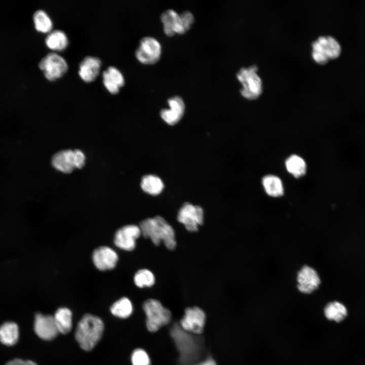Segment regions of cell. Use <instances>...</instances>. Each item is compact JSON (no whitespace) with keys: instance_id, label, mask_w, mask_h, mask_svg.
Returning <instances> with one entry per match:
<instances>
[{"instance_id":"obj_1","label":"cell","mask_w":365,"mask_h":365,"mask_svg":"<svg viewBox=\"0 0 365 365\" xmlns=\"http://www.w3.org/2000/svg\"><path fill=\"white\" fill-rule=\"evenodd\" d=\"M139 227L142 235L145 238H150L155 245H158L163 241L168 249L175 247L174 230L162 216L157 215L145 219L140 222Z\"/></svg>"},{"instance_id":"obj_2","label":"cell","mask_w":365,"mask_h":365,"mask_svg":"<svg viewBox=\"0 0 365 365\" xmlns=\"http://www.w3.org/2000/svg\"><path fill=\"white\" fill-rule=\"evenodd\" d=\"M103 329L104 324L100 318L86 314L78 323L75 338L82 349L90 351L100 340Z\"/></svg>"},{"instance_id":"obj_3","label":"cell","mask_w":365,"mask_h":365,"mask_svg":"<svg viewBox=\"0 0 365 365\" xmlns=\"http://www.w3.org/2000/svg\"><path fill=\"white\" fill-rule=\"evenodd\" d=\"M180 354V360L184 365H188L195 360L198 355L199 344L196 339L180 326L175 325L171 331Z\"/></svg>"},{"instance_id":"obj_4","label":"cell","mask_w":365,"mask_h":365,"mask_svg":"<svg viewBox=\"0 0 365 365\" xmlns=\"http://www.w3.org/2000/svg\"><path fill=\"white\" fill-rule=\"evenodd\" d=\"M311 46L312 57L319 64H324L337 58L341 52L340 44L331 35L319 36L312 43Z\"/></svg>"},{"instance_id":"obj_5","label":"cell","mask_w":365,"mask_h":365,"mask_svg":"<svg viewBox=\"0 0 365 365\" xmlns=\"http://www.w3.org/2000/svg\"><path fill=\"white\" fill-rule=\"evenodd\" d=\"M258 67L252 65L248 67H241L237 72L236 77L242 84L241 94L245 98L254 100L262 93V81L257 73Z\"/></svg>"},{"instance_id":"obj_6","label":"cell","mask_w":365,"mask_h":365,"mask_svg":"<svg viewBox=\"0 0 365 365\" xmlns=\"http://www.w3.org/2000/svg\"><path fill=\"white\" fill-rule=\"evenodd\" d=\"M143 309L147 316V326L151 332H156L167 324L171 319L170 311L155 299L146 300Z\"/></svg>"},{"instance_id":"obj_7","label":"cell","mask_w":365,"mask_h":365,"mask_svg":"<svg viewBox=\"0 0 365 365\" xmlns=\"http://www.w3.org/2000/svg\"><path fill=\"white\" fill-rule=\"evenodd\" d=\"M39 66L45 78L50 81L61 78L68 69L66 60L55 52H51L44 56L40 61Z\"/></svg>"},{"instance_id":"obj_8","label":"cell","mask_w":365,"mask_h":365,"mask_svg":"<svg viewBox=\"0 0 365 365\" xmlns=\"http://www.w3.org/2000/svg\"><path fill=\"white\" fill-rule=\"evenodd\" d=\"M162 53L160 43L152 36H145L141 39L135 52L137 60L143 64L152 65L157 63Z\"/></svg>"},{"instance_id":"obj_9","label":"cell","mask_w":365,"mask_h":365,"mask_svg":"<svg viewBox=\"0 0 365 365\" xmlns=\"http://www.w3.org/2000/svg\"><path fill=\"white\" fill-rule=\"evenodd\" d=\"M204 213L201 207L185 203L179 209L177 219L190 232H196L203 222Z\"/></svg>"},{"instance_id":"obj_10","label":"cell","mask_w":365,"mask_h":365,"mask_svg":"<svg viewBox=\"0 0 365 365\" xmlns=\"http://www.w3.org/2000/svg\"><path fill=\"white\" fill-rule=\"evenodd\" d=\"M141 235L139 226L135 225H127L119 229L116 232L114 242L119 248L132 251L136 246V240Z\"/></svg>"},{"instance_id":"obj_11","label":"cell","mask_w":365,"mask_h":365,"mask_svg":"<svg viewBox=\"0 0 365 365\" xmlns=\"http://www.w3.org/2000/svg\"><path fill=\"white\" fill-rule=\"evenodd\" d=\"M297 288L301 293L309 294L317 289L321 283V279L315 269L303 266L298 271L297 276Z\"/></svg>"},{"instance_id":"obj_12","label":"cell","mask_w":365,"mask_h":365,"mask_svg":"<svg viewBox=\"0 0 365 365\" xmlns=\"http://www.w3.org/2000/svg\"><path fill=\"white\" fill-rule=\"evenodd\" d=\"M205 314L200 308L193 307L186 309L185 315L180 320V326L189 333L201 334L204 328Z\"/></svg>"},{"instance_id":"obj_13","label":"cell","mask_w":365,"mask_h":365,"mask_svg":"<svg viewBox=\"0 0 365 365\" xmlns=\"http://www.w3.org/2000/svg\"><path fill=\"white\" fill-rule=\"evenodd\" d=\"M118 254L113 249L106 246H100L93 252L92 261L95 267L100 271L114 269L118 261Z\"/></svg>"},{"instance_id":"obj_14","label":"cell","mask_w":365,"mask_h":365,"mask_svg":"<svg viewBox=\"0 0 365 365\" xmlns=\"http://www.w3.org/2000/svg\"><path fill=\"white\" fill-rule=\"evenodd\" d=\"M34 330L40 338L48 341L54 339L59 333L53 316L41 313L35 315Z\"/></svg>"},{"instance_id":"obj_15","label":"cell","mask_w":365,"mask_h":365,"mask_svg":"<svg viewBox=\"0 0 365 365\" xmlns=\"http://www.w3.org/2000/svg\"><path fill=\"white\" fill-rule=\"evenodd\" d=\"M169 109H162L160 112L162 119L168 125H173L178 123L182 117L185 104L182 98L179 96H174L167 100Z\"/></svg>"},{"instance_id":"obj_16","label":"cell","mask_w":365,"mask_h":365,"mask_svg":"<svg viewBox=\"0 0 365 365\" xmlns=\"http://www.w3.org/2000/svg\"><path fill=\"white\" fill-rule=\"evenodd\" d=\"M102 62L97 57L87 56L80 62L78 74L84 82L90 83L94 81L100 73Z\"/></svg>"},{"instance_id":"obj_17","label":"cell","mask_w":365,"mask_h":365,"mask_svg":"<svg viewBox=\"0 0 365 365\" xmlns=\"http://www.w3.org/2000/svg\"><path fill=\"white\" fill-rule=\"evenodd\" d=\"M163 31L168 36L186 33L179 14L172 9H168L160 16Z\"/></svg>"},{"instance_id":"obj_18","label":"cell","mask_w":365,"mask_h":365,"mask_svg":"<svg viewBox=\"0 0 365 365\" xmlns=\"http://www.w3.org/2000/svg\"><path fill=\"white\" fill-rule=\"evenodd\" d=\"M102 82L106 90L112 94L119 92L125 84V79L121 71L114 66H108L102 72Z\"/></svg>"},{"instance_id":"obj_19","label":"cell","mask_w":365,"mask_h":365,"mask_svg":"<svg viewBox=\"0 0 365 365\" xmlns=\"http://www.w3.org/2000/svg\"><path fill=\"white\" fill-rule=\"evenodd\" d=\"M52 166L63 173H69L75 168L74 151L63 150L55 154L52 159Z\"/></svg>"},{"instance_id":"obj_20","label":"cell","mask_w":365,"mask_h":365,"mask_svg":"<svg viewBox=\"0 0 365 365\" xmlns=\"http://www.w3.org/2000/svg\"><path fill=\"white\" fill-rule=\"evenodd\" d=\"M45 44L52 50L62 51L67 47L69 41L65 32L56 29L48 33L45 39Z\"/></svg>"},{"instance_id":"obj_21","label":"cell","mask_w":365,"mask_h":365,"mask_svg":"<svg viewBox=\"0 0 365 365\" xmlns=\"http://www.w3.org/2000/svg\"><path fill=\"white\" fill-rule=\"evenodd\" d=\"M59 333H68L72 328V313L67 308L62 307L57 310L53 316Z\"/></svg>"},{"instance_id":"obj_22","label":"cell","mask_w":365,"mask_h":365,"mask_svg":"<svg viewBox=\"0 0 365 365\" xmlns=\"http://www.w3.org/2000/svg\"><path fill=\"white\" fill-rule=\"evenodd\" d=\"M19 338L17 324L13 322H7L0 326V341L4 345L12 346L15 344Z\"/></svg>"},{"instance_id":"obj_23","label":"cell","mask_w":365,"mask_h":365,"mask_svg":"<svg viewBox=\"0 0 365 365\" xmlns=\"http://www.w3.org/2000/svg\"><path fill=\"white\" fill-rule=\"evenodd\" d=\"M327 319L339 322L343 320L347 315V310L342 303L335 301L328 303L324 309Z\"/></svg>"},{"instance_id":"obj_24","label":"cell","mask_w":365,"mask_h":365,"mask_svg":"<svg viewBox=\"0 0 365 365\" xmlns=\"http://www.w3.org/2000/svg\"><path fill=\"white\" fill-rule=\"evenodd\" d=\"M140 186L144 192L152 195H159L164 188V184L161 179L152 174L147 175L142 177Z\"/></svg>"},{"instance_id":"obj_25","label":"cell","mask_w":365,"mask_h":365,"mask_svg":"<svg viewBox=\"0 0 365 365\" xmlns=\"http://www.w3.org/2000/svg\"><path fill=\"white\" fill-rule=\"evenodd\" d=\"M262 184L266 193L273 197H277L283 194V186L280 179L273 175L264 176Z\"/></svg>"},{"instance_id":"obj_26","label":"cell","mask_w":365,"mask_h":365,"mask_svg":"<svg viewBox=\"0 0 365 365\" xmlns=\"http://www.w3.org/2000/svg\"><path fill=\"white\" fill-rule=\"evenodd\" d=\"M35 29L42 33H49L52 30L53 23L49 15L43 10L36 11L33 15Z\"/></svg>"},{"instance_id":"obj_27","label":"cell","mask_w":365,"mask_h":365,"mask_svg":"<svg viewBox=\"0 0 365 365\" xmlns=\"http://www.w3.org/2000/svg\"><path fill=\"white\" fill-rule=\"evenodd\" d=\"M110 310L114 316L121 318H126L132 313L133 306L129 299L123 297L112 305Z\"/></svg>"},{"instance_id":"obj_28","label":"cell","mask_w":365,"mask_h":365,"mask_svg":"<svg viewBox=\"0 0 365 365\" xmlns=\"http://www.w3.org/2000/svg\"><path fill=\"white\" fill-rule=\"evenodd\" d=\"M285 166L287 170L295 177H299L304 175L306 171L305 161L296 155H291L287 159Z\"/></svg>"},{"instance_id":"obj_29","label":"cell","mask_w":365,"mask_h":365,"mask_svg":"<svg viewBox=\"0 0 365 365\" xmlns=\"http://www.w3.org/2000/svg\"><path fill=\"white\" fill-rule=\"evenodd\" d=\"M135 284L138 287H151L155 282L154 274L147 269H141L138 270L133 278Z\"/></svg>"},{"instance_id":"obj_30","label":"cell","mask_w":365,"mask_h":365,"mask_svg":"<svg viewBox=\"0 0 365 365\" xmlns=\"http://www.w3.org/2000/svg\"><path fill=\"white\" fill-rule=\"evenodd\" d=\"M133 365H150V360L147 352L141 349L135 350L131 356Z\"/></svg>"},{"instance_id":"obj_31","label":"cell","mask_w":365,"mask_h":365,"mask_svg":"<svg viewBox=\"0 0 365 365\" xmlns=\"http://www.w3.org/2000/svg\"><path fill=\"white\" fill-rule=\"evenodd\" d=\"M186 32L188 31L194 23L195 18L193 14L189 11H186L179 14Z\"/></svg>"},{"instance_id":"obj_32","label":"cell","mask_w":365,"mask_h":365,"mask_svg":"<svg viewBox=\"0 0 365 365\" xmlns=\"http://www.w3.org/2000/svg\"><path fill=\"white\" fill-rule=\"evenodd\" d=\"M74 159L75 168H82L85 163V156L84 153L80 150L74 151Z\"/></svg>"},{"instance_id":"obj_33","label":"cell","mask_w":365,"mask_h":365,"mask_svg":"<svg viewBox=\"0 0 365 365\" xmlns=\"http://www.w3.org/2000/svg\"><path fill=\"white\" fill-rule=\"evenodd\" d=\"M6 365H38L34 362L31 360H23L21 359L16 358L8 362Z\"/></svg>"},{"instance_id":"obj_34","label":"cell","mask_w":365,"mask_h":365,"mask_svg":"<svg viewBox=\"0 0 365 365\" xmlns=\"http://www.w3.org/2000/svg\"><path fill=\"white\" fill-rule=\"evenodd\" d=\"M196 365H216V364L213 359L208 358L204 361Z\"/></svg>"}]
</instances>
